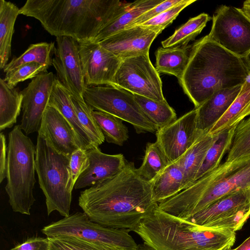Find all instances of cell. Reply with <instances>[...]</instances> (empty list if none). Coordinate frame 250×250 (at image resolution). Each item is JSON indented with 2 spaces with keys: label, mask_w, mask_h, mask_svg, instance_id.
<instances>
[{
  "label": "cell",
  "mask_w": 250,
  "mask_h": 250,
  "mask_svg": "<svg viewBox=\"0 0 250 250\" xmlns=\"http://www.w3.org/2000/svg\"><path fill=\"white\" fill-rule=\"evenodd\" d=\"M79 206L93 222L132 231L158 204L151 183L139 175L133 162L113 177L81 192Z\"/></svg>",
  "instance_id": "cell-1"
},
{
  "label": "cell",
  "mask_w": 250,
  "mask_h": 250,
  "mask_svg": "<svg viewBox=\"0 0 250 250\" xmlns=\"http://www.w3.org/2000/svg\"><path fill=\"white\" fill-rule=\"evenodd\" d=\"M52 65L57 79L75 98L82 101L86 88L79 42L68 37H56Z\"/></svg>",
  "instance_id": "cell-13"
},
{
  "label": "cell",
  "mask_w": 250,
  "mask_h": 250,
  "mask_svg": "<svg viewBox=\"0 0 250 250\" xmlns=\"http://www.w3.org/2000/svg\"><path fill=\"white\" fill-rule=\"evenodd\" d=\"M112 86L153 100H166L159 72L152 64L149 53L122 61Z\"/></svg>",
  "instance_id": "cell-12"
},
{
  "label": "cell",
  "mask_w": 250,
  "mask_h": 250,
  "mask_svg": "<svg viewBox=\"0 0 250 250\" xmlns=\"http://www.w3.org/2000/svg\"><path fill=\"white\" fill-rule=\"evenodd\" d=\"M236 127L225 129L215 135L214 141L206 153L195 181L220 165L223 156L230 149Z\"/></svg>",
  "instance_id": "cell-29"
},
{
  "label": "cell",
  "mask_w": 250,
  "mask_h": 250,
  "mask_svg": "<svg viewBox=\"0 0 250 250\" xmlns=\"http://www.w3.org/2000/svg\"><path fill=\"white\" fill-rule=\"evenodd\" d=\"M137 250H154L152 248L148 246L145 243L138 245V247Z\"/></svg>",
  "instance_id": "cell-46"
},
{
  "label": "cell",
  "mask_w": 250,
  "mask_h": 250,
  "mask_svg": "<svg viewBox=\"0 0 250 250\" xmlns=\"http://www.w3.org/2000/svg\"><path fill=\"white\" fill-rule=\"evenodd\" d=\"M250 77V58L232 54L206 36L191 47L179 82L197 108L215 92L242 85Z\"/></svg>",
  "instance_id": "cell-3"
},
{
  "label": "cell",
  "mask_w": 250,
  "mask_h": 250,
  "mask_svg": "<svg viewBox=\"0 0 250 250\" xmlns=\"http://www.w3.org/2000/svg\"><path fill=\"white\" fill-rule=\"evenodd\" d=\"M184 174L177 161L169 163L150 183L153 201L159 203L183 190Z\"/></svg>",
  "instance_id": "cell-22"
},
{
  "label": "cell",
  "mask_w": 250,
  "mask_h": 250,
  "mask_svg": "<svg viewBox=\"0 0 250 250\" xmlns=\"http://www.w3.org/2000/svg\"><path fill=\"white\" fill-rule=\"evenodd\" d=\"M154 250H222L236 233L203 228L160 210L158 204L132 229Z\"/></svg>",
  "instance_id": "cell-4"
},
{
  "label": "cell",
  "mask_w": 250,
  "mask_h": 250,
  "mask_svg": "<svg viewBox=\"0 0 250 250\" xmlns=\"http://www.w3.org/2000/svg\"><path fill=\"white\" fill-rule=\"evenodd\" d=\"M135 99L147 118L159 128L177 119L176 112L167 102L153 100L134 94Z\"/></svg>",
  "instance_id": "cell-33"
},
{
  "label": "cell",
  "mask_w": 250,
  "mask_h": 250,
  "mask_svg": "<svg viewBox=\"0 0 250 250\" xmlns=\"http://www.w3.org/2000/svg\"><path fill=\"white\" fill-rule=\"evenodd\" d=\"M163 0H140L133 2L126 10L103 28L93 42H99L127 28L137 18Z\"/></svg>",
  "instance_id": "cell-26"
},
{
  "label": "cell",
  "mask_w": 250,
  "mask_h": 250,
  "mask_svg": "<svg viewBox=\"0 0 250 250\" xmlns=\"http://www.w3.org/2000/svg\"><path fill=\"white\" fill-rule=\"evenodd\" d=\"M241 9L246 17L250 21V0L245 1L243 2L242 8Z\"/></svg>",
  "instance_id": "cell-44"
},
{
  "label": "cell",
  "mask_w": 250,
  "mask_h": 250,
  "mask_svg": "<svg viewBox=\"0 0 250 250\" xmlns=\"http://www.w3.org/2000/svg\"><path fill=\"white\" fill-rule=\"evenodd\" d=\"M48 238L50 250H127L114 246L91 243L72 236H62Z\"/></svg>",
  "instance_id": "cell-36"
},
{
  "label": "cell",
  "mask_w": 250,
  "mask_h": 250,
  "mask_svg": "<svg viewBox=\"0 0 250 250\" xmlns=\"http://www.w3.org/2000/svg\"><path fill=\"white\" fill-rule=\"evenodd\" d=\"M241 87L240 85L218 90L196 108L197 126L200 132H208L236 99Z\"/></svg>",
  "instance_id": "cell-20"
},
{
  "label": "cell",
  "mask_w": 250,
  "mask_h": 250,
  "mask_svg": "<svg viewBox=\"0 0 250 250\" xmlns=\"http://www.w3.org/2000/svg\"><path fill=\"white\" fill-rule=\"evenodd\" d=\"M0 183L6 178L7 156V146L5 136L3 132L0 133Z\"/></svg>",
  "instance_id": "cell-43"
},
{
  "label": "cell",
  "mask_w": 250,
  "mask_h": 250,
  "mask_svg": "<svg viewBox=\"0 0 250 250\" xmlns=\"http://www.w3.org/2000/svg\"><path fill=\"white\" fill-rule=\"evenodd\" d=\"M83 99L93 110L106 112L132 125L138 133L154 132L158 128L146 116L134 94L112 85L86 87Z\"/></svg>",
  "instance_id": "cell-8"
},
{
  "label": "cell",
  "mask_w": 250,
  "mask_h": 250,
  "mask_svg": "<svg viewBox=\"0 0 250 250\" xmlns=\"http://www.w3.org/2000/svg\"><path fill=\"white\" fill-rule=\"evenodd\" d=\"M197 118L195 108L156 131V142L169 163L177 161L205 134L199 131Z\"/></svg>",
  "instance_id": "cell-14"
},
{
  "label": "cell",
  "mask_w": 250,
  "mask_h": 250,
  "mask_svg": "<svg viewBox=\"0 0 250 250\" xmlns=\"http://www.w3.org/2000/svg\"><path fill=\"white\" fill-rule=\"evenodd\" d=\"M215 135L206 133L201 135L196 142L177 161L184 174L183 190L194 181L206 153L212 144Z\"/></svg>",
  "instance_id": "cell-23"
},
{
  "label": "cell",
  "mask_w": 250,
  "mask_h": 250,
  "mask_svg": "<svg viewBox=\"0 0 250 250\" xmlns=\"http://www.w3.org/2000/svg\"><path fill=\"white\" fill-rule=\"evenodd\" d=\"M249 154L250 117L243 120L236 126L226 161H230Z\"/></svg>",
  "instance_id": "cell-37"
},
{
  "label": "cell",
  "mask_w": 250,
  "mask_h": 250,
  "mask_svg": "<svg viewBox=\"0 0 250 250\" xmlns=\"http://www.w3.org/2000/svg\"><path fill=\"white\" fill-rule=\"evenodd\" d=\"M195 1L196 0H183L180 3L140 25L147 26L160 34L173 22L184 8Z\"/></svg>",
  "instance_id": "cell-39"
},
{
  "label": "cell",
  "mask_w": 250,
  "mask_h": 250,
  "mask_svg": "<svg viewBox=\"0 0 250 250\" xmlns=\"http://www.w3.org/2000/svg\"><path fill=\"white\" fill-rule=\"evenodd\" d=\"M38 133L44 135L59 152L67 156L81 148L71 125L55 108L47 105Z\"/></svg>",
  "instance_id": "cell-19"
},
{
  "label": "cell",
  "mask_w": 250,
  "mask_h": 250,
  "mask_svg": "<svg viewBox=\"0 0 250 250\" xmlns=\"http://www.w3.org/2000/svg\"><path fill=\"white\" fill-rule=\"evenodd\" d=\"M10 250H50V243L47 237H32Z\"/></svg>",
  "instance_id": "cell-42"
},
{
  "label": "cell",
  "mask_w": 250,
  "mask_h": 250,
  "mask_svg": "<svg viewBox=\"0 0 250 250\" xmlns=\"http://www.w3.org/2000/svg\"><path fill=\"white\" fill-rule=\"evenodd\" d=\"M232 245H229L226 246L222 250H231Z\"/></svg>",
  "instance_id": "cell-47"
},
{
  "label": "cell",
  "mask_w": 250,
  "mask_h": 250,
  "mask_svg": "<svg viewBox=\"0 0 250 250\" xmlns=\"http://www.w3.org/2000/svg\"><path fill=\"white\" fill-rule=\"evenodd\" d=\"M36 172L45 197L48 215L56 210L70 215L72 191L70 156L57 151L48 139L38 133L36 145Z\"/></svg>",
  "instance_id": "cell-7"
},
{
  "label": "cell",
  "mask_w": 250,
  "mask_h": 250,
  "mask_svg": "<svg viewBox=\"0 0 250 250\" xmlns=\"http://www.w3.org/2000/svg\"><path fill=\"white\" fill-rule=\"evenodd\" d=\"M36 152L31 139L15 125L8 134L5 189L12 210L22 214H30L36 201Z\"/></svg>",
  "instance_id": "cell-6"
},
{
  "label": "cell",
  "mask_w": 250,
  "mask_h": 250,
  "mask_svg": "<svg viewBox=\"0 0 250 250\" xmlns=\"http://www.w3.org/2000/svg\"><path fill=\"white\" fill-rule=\"evenodd\" d=\"M185 47L158 48L155 52L157 71L175 76L179 80L189 58L190 52Z\"/></svg>",
  "instance_id": "cell-27"
},
{
  "label": "cell",
  "mask_w": 250,
  "mask_h": 250,
  "mask_svg": "<svg viewBox=\"0 0 250 250\" xmlns=\"http://www.w3.org/2000/svg\"><path fill=\"white\" fill-rule=\"evenodd\" d=\"M56 78L51 72L42 73L21 91L23 99L19 125L26 135L38 132Z\"/></svg>",
  "instance_id": "cell-15"
},
{
  "label": "cell",
  "mask_w": 250,
  "mask_h": 250,
  "mask_svg": "<svg viewBox=\"0 0 250 250\" xmlns=\"http://www.w3.org/2000/svg\"><path fill=\"white\" fill-rule=\"evenodd\" d=\"M183 0H163L161 3L149 9L133 21L127 28L140 25L157 16L169 8L180 3Z\"/></svg>",
  "instance_id": "cell-41"
},
{
  "label": "cell",
  "mask_w": 250,
  "mask_h": 250,
  "mask_svg": "<svg viewBox=\"0 0 250 250\" xmlns=\"http://www.w3.org/2000/svg\"><path fill=\"white\" fill-rule=\"evenodd\" d=\"M22 95L0 79V131L12 127L16 123L22 108Z\"/></svg>",
  "instance_id": "cell-28"
},
{
  "label": "cell",
  "mask_w": 250,
  "mask_h": 250,
  "mask_svg": "<svg viewBox=\"0 0 250 250\" xmlns=\"http://www.w3.org/2000/svg\"><path fill=\"white\" fill-rule=\"evenodd\" d=\"M250 189V154L225 161L174 196L158 204L172 216L187 219L229 194Z\"/></svg>",
  "instance_id": "cell-5"
},
{
  "label": "cell",
  "mask_w": 250,
  "mask_h": 250,
  "mask_svg": "<svg viewBox=\"0 0 250 250\" xmlns=\"http://www.w3.org/2000/svg\"><path fill=\"white\" fill-rule=\"evenodd\" d=\"M169 164L157 143L147 144L143 161L137 171L144 180L150 182Z\"/></svg>",
  "instance_id": "cell-34"
},
{
  "label": "cell",
  "mask_w": 250,
  "mask_h": 250,
  "mask_svg": "<svg viewBox=\"0 0 250 250\" xmlns=\"http://www.w3.org/2000/svg\"><path fill=\"white\" fill-rule=\"evenodd\" d=\"M48 67L36 62L20 65L6 73L4 81L11 88H15L19 83L32 79L38 75L47 72Z\"/></svg>",
  "instance_id": "cell-38"
},
{
  "label": "cell",
  "mask_w": 250,
  "mask_h": 250,
  "mask_svg": "<svg viewBox=\"0 0 250 250\" xmlns=\"http://www.w3.org/2000/svg\"><path fill=\"white\" fill-rule=\"evenodd\" d=\"M159 34L142 25L126 28L99 42L122 61L149 53L150 46Z\"/></svg>",
  "instance_id": "cell-17"
},
{
  "label": "cell",
  "mask_w": 250,
  "mask_h": 250,
  "mask_svg": "<svg viewBox=\"0 0 250 250\" xmlns=\"http://www.w3.org/2000/svg\"><path fill=\"white\" fill-rule=\"evenodd\" d=\"M71 98L80 124L88 133L93 145L99 147L104 142L105 138L92 116L93 110L84 101L72 95Z\"/></svg>",
  "instance_id": "cell-35"
},
{
  "label": "cell",
  "mask_w": 250,
  "mask_h": 250,
  "mask_svg": "<svg viewBox=\"0 0 250 250\" xmlns=\"http://www.w3.org/2000/svg\"><path fill=\"white\" fill-rule=\"evenodd\" d=\"M250 115V77L242 85L241 90L229 108L208 133L215 135L236 126Z\"/></svg>",
  "instance_id": "cell-24"
},
{
  "label": "cell",
  "mask_w": 250,
  "mask_h": 250,
  "mask_svg": "<svg viewBox=\"0 0 250 250\" xmlns=\"http://www.w3.org/2000/svg\"><path fill=\"white\" fill-rule=\"evenodd\" d=\"M19 8L14 3L0 0V68L3 69L11 55L14 25Z\"/></svg>",
  "instance_id": "cell-25"
},
{
  "label": "cell",
  "mask_w": 250,
  "mask_h": 250,
  "mask_svg": "<svg viewBox=\"0 0 250 250\" xmlns=\"http://www.w3.org/2000/svg\"><path fill=\"white\" fill-rule=\"evenodd\" d=\"M231 250H250V236L246 239L240 245Z\"/></svg>",
  "instance_id": "cell-45"
},
{
  "label": "cell",
  "mask_w": 250,
  "mask_h": 250,
  "mask_svg": "<svg viewBox=\"0 0 250 250\" xmlns=\"http://www.w3.org/2000/svg\"><path fill=\"white\" fill-rule=\"evenodd\" d=\"M133 2L119 0H27L20 14L38 20L56 37L93 42L99 32Z\"/></svg>",
  "instance_id": "cell-2"
},
{
  "label": "cell",
  "mask_w": 250,
  "mask_h": 250,
  "mask_svg": "<svg viewBox=\"0 0 250 250\" xmlns=\"http://www.w3.org/2000/svg\"><path fill=\"white\" fill-rule=\"evenodd\" d=\"M250 216V189L224 196L185 219L203 228L236 232Z\"/></svg>",
  "instance_id": "cell-10"
},
{
  "label": "cell",
  "mask_w": 250,
  "mask_h": 250,
  "mask_svg": "<svg viewBox=\"0 0 250 250\" xmlns=\"http://www.w3.org/2000/svg\"><path fill=\"white\" fill-rule=\"evenodd\" d=\"M71 97V94L56 78L48 105L57 109L68 122L76 134L82 149L87 150L96 147L78 120Z\"/></svg>",
  "instance_id": "cell-21"
},
{
  "label": "cell",
  "mask_w": 250,
  "mask_h": 250,
  "mask_svg": "<svg viewBox=\"0 0 250 250\" xmlns=\"http://www.w3.org/2000/svg\"><path fill=\"white\" fill-rule=\"evenodd\" d=\"M210 19L209 15L204 13L190 19L171 36L161 42L163 47H185L201 32Z\"/></svg>",
  "instance_id": "cell-30"
},
{
  "label": "cell",
  "mask_w": 250,
  "mask_h": 250,
  "mask_svg": "<svg viewBox=\"0 0 250 250\" xmlns=\"http://www.w3.org/2000/svg\"><path fill=\"white\" fill-rule=\"evenodd\" d=\"M208 38L232 54L250 57V21L241 8L222 5L216 10Z\"/></svg>",
  "instance_id": "cell-11"
},
{
  "label": "cell",
  "mask_w": 250,
  "mask_h": 250,
  "mask_svg": "<svg viewBox=\"0 0 250 250\" xmlns=\"http://www.w3.org/2000/svg\"><path fill=\"white\" fill-rule=\"evenodd\" d=\"M86 154L89 166L77 179L74 187L75 189L91 187L113 177L127 162L122 154H105L99 147L87 150Z\"/></svg>",
  "instance_id": "cell-18"
},
{
  "label": "cell",
  "mask_w": 250,
  "mask_h": 250,
  "mask_svg": "<svg viewBox=\"0 0 250 250\" xmlns=\"http://www.w3.org/2000/svg\"><path fill=\"white\" fill-rule=\"evenodd\" d=\"M92 114L107 142L122 146L128 140V129L123 121L103 111L93 110Z\"/></svg>",
  "instance_id": "cell-32"
},
{
  "label": "cell",
  "mask_w": 250,
  "mask_h": 250,
  "mask_svg": "<svg viewBox=\"0 0 250 250\" xmlns=\"http://www.w3.org/2000/svg\"><path fill=\"white\" fill-rule=\"evenodd\" d=\"M55 46L54 42L32 44L20 56L13 58L4 66L3 71L6 73L20 65L31 62L38 63L49 67L52 65Z\"/></svg>",
  "instance_id": "cell-31"
},
{
  "label": "cell",
  "mask_w": 250,
  "mask_h": 250,
  "mask_svg": "<svg viewBox=\"0 0 250 250\" xmlns=\"http://www.w3.org/2000/svg\"><path fill=\"white\" fill-rule=\"evenodd\" d=\"M79 52L86 87L113 85L120 59L94 42L79 43Z\"/></svg>",
  "instance_id": "cell-16"
},
{
  "label": "cell",
  "mask_w": 250,
  "mask_h": 250,
  "mask_svg": "<svg viewBox=\"0 0 250 250\" xmlns=\"http://www.w3.org/2000/svg\"><path fill=\"white\" fill-rule=\"evenodd\" d=\"M42 232L48 238L72 236L91 243L137 250L138 245L127 229L105 227L92 221L83 212H77L44 227Z\"/></svg>",
  "instance_id": "cell-9"
},
{
  "label": "cell",
  "mask_w": 250,
  "mask_h": 250,
  "mask_svg": "<svg viewBox=\"0 0 250 250\" xmlns=\"http://www.w3.org/2000/svg\"><path fill=\"white\" fill-rule=\"evenodd\" d=\"M88 166L89 160L86 150L79 148L72 154L70 159V168L71 183L73 188L79 176Z\"/></svg>",
  "instance_id": "cell-40"
}]
</instances>
